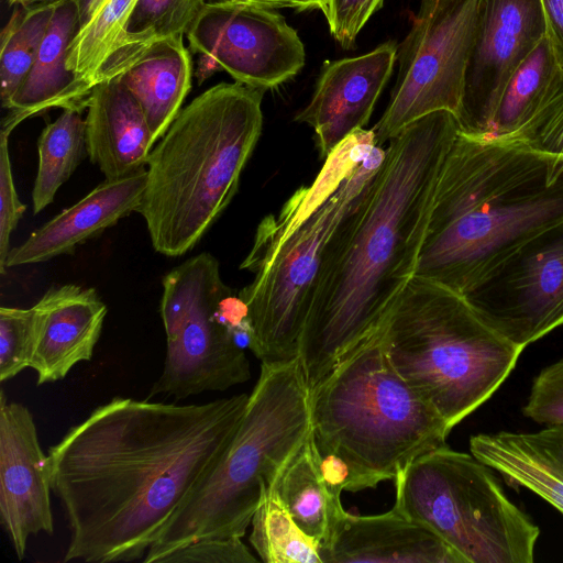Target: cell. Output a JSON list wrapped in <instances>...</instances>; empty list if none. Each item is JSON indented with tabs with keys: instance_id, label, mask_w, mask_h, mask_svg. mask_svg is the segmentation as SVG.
<instances>
[{
	"instance_id": "obj_4",
	"label": "cell",
	"mask_w": 563,
	"mask_h": 563,
	"mask_svg": "<svg viewBox=\"0 0 563 563\" xmlns=\"http://www.w3.org/2000/svg\"><path fill=\"white\" fill-rule=\"evenodd\" d=\"M265 90L220 82L179 111L147 159L141 213L154 250H191L234 198L262 133Z\"/></svg>"
},
{
	"instance_id": "obj_15",
	"label": "cell",
	"mask_w": 563,
	"mask_h": 563,
	"mask_svg": "<svg viewBox=\"0 0 563 563\" xmlns=\"http://www.w3.org/2000/svg\"><path fill=\"white\" fill-rule=\"evenodd\" d=\"M47 456L30 409L0 396V517L18 559L27 540L54 531Z\"/></svg>"
},
{
	"instance_id": "obj_26",
	"label": "cell",
	"mask_w": 563,
	"mask_h": 563,
	"mask_svg": "<svg viewBox=\"0 0 563 563\" xmlns=\"http://www.w3.org/2000/svg\"><path fill=\"white\" fill-rule=\"evenodd\" d=\"M274 488L296 523L319 544L327 538L331 517L341 504L324 486L314 459L311 431L279 474Z\"/></svg>"
},
{
	"instance_id": "obj_23",
	"label": "cell",
	"mask_w": 563,
	"mask_h": 563,
	"mask_svg": "<svg viewBox=\"0 0 563 563\" xmlns=\"http://www.w3.org/2000/svg\"><path fill=\"white\" fill-rule=\"evenodd\" d=\"M192 63L184 35L154 44L117 78L142 108L154 142L173 123L191 88Z\"/></svg>"
},
{
	"instance_id": "obj_27",
	"label": "cell",
	"mask_w": 563,
	"mask_h": 563,
	"mask_svg": "<svg viewBox=\"0 0 563 563\" xmlns=\"http://www.w3.org/2000/svg\"><path fill=\"white\" fill-rule=\"evenodd\" d=\"M136 0H104L69 45L67 69L75 76V96L80 110L98 84L106 60L122 35Z\"/></svg>"
},
{
	"instance_id": "obj_7",
	"label": "cell",
	"mask_w": 563,
	"mask_h": 563,
	"mask_svg": "<svg viewBox=\"0 0 563 563\" xmlns=\"http://www.w3.org/2000/svg\"><path fill=\"white\" fill-rule=\"evenodd\" d=\"M378 330L396 372L451 429L493 396L522 352L492 330L464 295L420 276Z\"/></svg>"
},
{
	"instance_id": "obj_30",
	"label": "cell",
	"mask_w": 563,
	"mask_h": 563,
	"mask_svg": "<svg viewBox=\"0 0 563 563\" xmlns=\"http://www.w3.org/2000/svg\"><path fill=\"white\" fill-rule=\"evenodd\" d=\"M57 1L14 9L1 32L0 95L4 107L36 58Z\"/></svg>"
},
{
	"instance_id": "obj_34",
	"label": "cell",
	"mask_w": 563,
	"mask_h": 563,
	"mask_svg": "<svg viewBox=\"0 0 563 563\" xmlns=\"http://www.w3.org/2000/svg\"><path fill=\"white\" fill-rule=\"evenodd\" d=\"M257 559L242 542V538H212L178 548L159 563H251Z\"/></svg>"
},
{
	"instance_id": "obj_36",
	"label": "cell",
	"mask_w": 563,
	"mask_h": 563,
	"mask_svg": "<svg viewBox=\"0 0 563 563\" xmlns=\"http://www.w3.org/2000/svg\"><path fill=\"white\" fill-rule=\"evenodd\" d=\"M384 0H328L322 11L332 36L344 48H352L357 34Z\"/></svg>"
},
{
	"instance_id": "obj_9",
	"label": "cell",
	"mask_w": 563,
	"mask_h": 563,
	"mask_svg": "<svg viewBox=\"0 0 563 563\" xmlns=\"http://www.w3.org/2000/svg\"><path fill=\"white\" fill-rule=\"evenodd\" d=\"M385 148L375 145L336 188L272 249L251 250L241 268L254 273L239 297L252 324L250 350L262 363L298 356L300 335L329 245L366 197Z\"/></svg>"
},
{
	"instance_id": "obj_12",
	"label": "cell",
	"mask_w": 563,
	"mask_h": 563,
	"mask_svg": "<svg viewBox=\"0 0 563 563\" xmlns=\"http://www.w3.org/2000/svg\"><path fill=\"white\" fill-rule=\"evenodd\" d=\"M479 318L522 350L563 324V221L536 233L464 295Z\"/></svg>"
},
{
	"instance_id": "obj_5",
	"label": "cell",
	"mask_w": 563,
	"mask_h": 563,
	"mask_svg": "<svg viewBox=\"0 0 563 563\" xmlns=\"http://www.w3.org/2000/svg\"><path fill=\"white\" fill-rule=\"evenodd\" d=\"M310 431V389L299 357L262 363L233 440L142 561L159 563L202 539L242 538L265 489L275 485Z\"/></svg>"
},
{
	"instance_id": "obj_17",
	"label": "cell",
	"mask_w": 563,
	"mask_h": 563,
	"mask_svg": "<svg viewBox=\"0 0 563 563\" xmlns=\"http://www.w3.org/2000/svg\"><path fill=\"white\" fill-rule=\"evenodd\" d=\"M322 563H465L438 534L393 507L374 516L335 508L327 538L319 544Z\"/></svg>"
},
{
	"instance_id": "obj_25",
	"label": "cell",
	"mask_w": 563,
	"mask_h": 563,
	"mask_svg": "<svg viewBox=\"0 0 563 563\" xmlns=\"http://www.w3.org/2000/svg\"><path fill=\"white\" fill-rule=\"evenodd\" d=\"M561 69L547 35L506 84L482 139L508 140L533 115Z\"/></svg>"
},
{
	"instance_id": "obj_37",
	"label": "cell",
	"mask_w": 563,
	"mask_h": 563,
	"mask_svg": "<svg viewBox=\"0 0 563 563\" xmlns=\"http://www.w3.org/2000/svg\"><path fill=\"white\" fill-rule=\"evenodd\" d=\"M547 37L560 69L563 71V0H540Z\"/></svg>"
},
{
	"instance_id": "obj_31",
	"label": "cell",
	"mask_w": 563,
	"mask_h": 563,
	"mask_svg": "<svg viewBox=\"0 0 563 563\" xmlns=\"http://www.w3.org/2000/svg\"><path fill=\"white\" fill-rule=\"evenodd\" d=\"M509 141L529 148L563 156V71L528 122Z\"/></svg>"
},
{
	"instance_id": "obj_11",
	"label": "cell",
	"mask_w": 563,
	"mask_h": 563,
	"mask_svg": "<svg viewBox=\"0 0 563 563\" xmlns=\"http://www.w3.org/2000/svg\"><path fill=\"white\" fill-rule=\"evenodd\" d=\"M479 7L481 0H421L397 51L398 74L389 102L373 128L378 146L432 112L457 117Z\"/></svg>"
},
{
	"instance_id": "obj_24",
	"label": "cell",
	"mask_w": 563,
	"mask_h": 563,
	"mask_svg": "<svg viewBox=\"0 0 563 563\" xmlns=\"http://www.w3.org/2000/svg\"><path fill=\"white\" fill-rule=\"evenodd\" d=\"M205 3L206 0H136L120 40L99 73L98 84L120 76L154 44L186 34Z\"/></svg>"
},
{
	"instance_id": "obj_13",
	"label": "cell",
	"mask_w": 563,
	"mask_h": 563,
	"mask_svg": "<svg viewBox=\"0 0 563 563\" xmlns=\"http://www.w3.org/2000/svg\"><path fill=\"white\" fill-rule=\"evenodd\" d=\"M189 48L235 81L273 89L305 65L297 32L272 8L240 0L206 2L188 29Z\"/></svg>"
},
{
	"instance_id": "obj_21",
	"label": "cell",
	"mask_w": 563,
	"mask_h": 563,
	"mask_svg": "<svg viewBox=\"0 0 563 563\" xmlns=\"http://www.w3.org/2000/svg\"><path fill=\"white\" fill-rule=\"evenodd\" d=\"M471 454L516 487H525L563 514V424L537 432L481 433Z\"/></svg>"
},
{
	"instance_id": "obj_38",
	"label": "cell",
	"mask_w": 563,
	"mask_h": 563,
	"mask_svg": "<svg viewBox=\"0 0 563 563\" xmlns=\"http://www.w3.org/2000/svg\"><path fill=\"white\" fill-rule=\"evenodd\" d=\"M256 3L267 8H296L298 10L320 9L324 10L328 0H240Z\"/></svg>"
},
{
	"instance_id": "obj_32",
	"label": "cell",
	"mask_w": 563,
	"mask_h": 563,
	"mask_svg": "<svg viewBox=\"0 0 563 563\" xmlns=\"http://www.w3.org/2000/svg\"><path fill=\"white\" fill-rule=\"evenodd\" d=\"M33 345V309L0 308V380L30 367Z\"/></svg>"
},
{
	"instance_id": "obj_40",
	"label": "cell",
	"mask_w": 563,
	"mask_h": 563,
	"mask_svg": "<svg viewBox=\"0 0 563 563\" xmlns=\"http://www.w3.org/2000/svg\"><path fill=\"white\" fill-rule=\"evenodd\" d=\"M53 1H58V0H8V2L10 4H15L19 7H30V5H34V4H38V3L53 2Z\"/></svg>"
},
{
	"instance_id": "obj_3",
	"label": "cell",
	"mask_w": 563,
	"mask_h": 563,
	"mask_svg": "<svg viewBox=\"0 0 563 563\" xmlns=\"http://www.w3.org/2000/svg\"><path fill=\"white\" fill-rule=\"evenodd\" d=\"M563 221V156L457 133L416 276L467 294L526 240Z\"/></svg>"
},
{
	"instance_id": "obj_10",
	"label": "cell",
	"mask_w": 563,
	"mask_h": 563,
	"mask_svg": "<svg viewBox=\"0 0 563 563\" xmlns=\"http://www.w3.org/2000/svg\"><path fill=\"white\" fill-rule=\"evenodd\" d=\"M230 294L218 260L208 252L165 275L161 316L166 357L148 398L166 395L183 400L206 391H224L250 379L244 349L217 316L220 301Z\"/></svg>"
},
{
	"instance_id": "obj_14",
	"label": "cell",
	"mask_w": 563,
	"mask_h": 563,
	"mask_svg": "<svg viewBox=\"0 0 563 563\" xmlns=\"http://www.w3.org/2000/svg\"><path fill=\"white\" fill-rule=\"evenodd\" d=\"M547 35L540 0H481L459 132L482 139L506 84Z\"/></svg>"
},
{
	"instance_id": "obj_35",
	"label": "cell",
	"mask_w": 563,
	"mask_h": 563,
	"mask_svg": "<svg viewBox=\"0 0 563 563\" xmlns=\"http://www.w3.org/2000/svg\"><path fill=\"white\" fill-rule=\"evenodd\" d=\"M9 135L0 134V273L4 274L10 252L9 242L26 206L18 197L9 154Z\"/></svg>"
},
{
	"instance_id": "obj_16",
	"label": "cell",
	"mask_w": 563,
	"mask_h": 563,
	"mask_svg": "<svg viewBox=\"0 0 563 563\" xmlns=\"http://www.w3.org/2000/svg\"><path fill=\"white\" fill-rule=\"evenodd\" d=\"M397 51L396 42L388 41L366 54L324 65L312 98L295 118L313 129L321 157L365 129L393 73Z\"/></svg>"
},
{
	"instance_id": "obj_28",
	"label": "cell",
	"mask_w": 563,
	"mask_h": 563,
	"mask_svg": "<svg viewBox=\"0 0 563 563\" xmlns=\"http://www.w3.org/2000/svg\"><path fill=\"white\" fill-rule=\"evenodd\" d=\"M37 150L38 169L32 191L34 213L53 202L59 187L87 153L86 123L81 112L63 109L62 114L42 131Z\"/></svg>"
},
{
	"instance_id": "obj_22",
	"label": "cell",
	"mask_w": 563,
	"mask_h": 563,
	"mask_svg": "<svg viewBox=\"0 0 563 563\" xmlns=\"http://www.w3.org/2000/svg\"><path fill=\"white\" fill-rule=\"evenodd\" d=\"M80 30L76 0H58L34 64L9 102L1 132L10 134L23 120L52 108L82 112L75 96V76L67 69L68 48Z\"/></svg>"
},
{
	"instance_id": "obj_20",
	"label": "cell",
	"mask_w": 563,
	"mask_h": 563,
	"mask_svg": "<svg viewBox=\"0 0 563 563\" xmlns=\"http://www.w3.org/2000/svg\"><path fill=\"white\" fill-rule=\"evenodd\" d=\"M86 148L106 179L130 175L147 164L155 144L139 102L118 79L95 86L87 99Z\"/></svg>"
},
{
	"instance_id": "obj_1",
	"label": "cell",
	"mask_w": 563,
	"mask_h": 563,
	"mask_svg": "<svg viewBox=\"0 0 563 563\" xmlns=\"http://www.w3.org/2000/svg\"><path fill=\"white\" fill-rule=\"evenodd\" d=\"M249 396L178 405L117 397L48 449L70 540L64 562L143 560L233 440Z\"/></svg>"
},
{
	"instance_id": "obj_39",
	"label": "cell",
	"mask_w": 563,
	"mask_h": 563,
	"mask_svg": "<svg viewBox=\"0 0 563 563\" xmlns=\"http://www.w3.org/2000/svg\"><path fill=\"white\" fill-rule=\"evenodd\" d=\"M79 13L80 29L92 18L104 0H76Z\"/></svg>"
},
{
	"instance_id": "obj_19",
	"label": "cell",
	"mask_w": 563,
	"mask_h": 563,
	"mask_svg": "<svg viewBox=\"0 0 563 563\" xmlns=\"http://www.w3.org/2000/svg\"><path fill=\"white\" fill-rule=\"evenodd\" d=\"M145 167L117 179H106L78 202L36 229L10 250L5 268L48 261L137 211L146 187Z\"/></svg>"
},
{
	"instance_id": "obj_33",
	"label": "cell",
	"mask_w": 563,
	"mask_h": 563,
	"mask_svg": "<svg viewBox=\"0 0 563 563\" xmlns=\"http://www.w3.org/2000/svg\"><path fill=\"white\" fill-rule=\"evenodd\" d=\"M522 412L538 423L563 424V358L536 376Z\"/></svg>"
},
{
	"instance_id": "obj_8",
	"label": "cell",
	"mask_w": 563,
	"mask_h": 563,
	"mask_svg": "<svg viewBox=\"0 0 563 563\" xmlns=\"http://www.w3.org/2000/svg\"><path fill=\"white\" fill-rule=\"evenodd\" d=\"M394 481V507L432 530L465 563L533 562L539 527L474 455L446 445L420 455Z\"/></svg>"
},
{
	"instance_id": "obj_6",
	"label": "cell",
	"mask_w": 563,
	"mask_h": 563,
	"mask_svg": "<svg viewBox=\"0 0 563 563\" xmlns=\"http://www.w3.org/2000/svg\"><path fill=\"white\" fill-rule=\"evenodd\" d=\"M311 438L342 459L352 492L395 479L420 455L446 446V421L396 372L379 330L310 389Z\"/></svg>"
},
{
	"instance_id": "obj_2",
	"label": "cell",
	"mask_w": 563,
	"mask_h": 563,
	"mask_svg": "<svg viewBox=\"0 0 563 563\" xmlns=\"http://www.w3.org/2000/svg\"><path fill=\"white\" fill-rule=\"evenodd\" d=\"M457 133L449 111L404 129L385 148L366 197L332 239L299 340L309 389L380 328L416 276Z\"/></svg>"
},
{
	"instance_id": "obj_18",
	"label": "cell",
	"mask_w": 563,
	"mask_h": 563,
	"mask_svg": "<svg viewBox=\"0 0 563 563\" xmlns=\"http://www.w3.org/2000/svg\"><path fill=\"white\" fill-rule=\"evenodd\" d=\"M32 309L30 367L37 374V385L60 380L77 363L91 360L107 314L93 288L52 287Z\"/></svg>"
},
{
	"instance_id": "obj_29",
	"label": "cell",
	"mask_w": 563,
	"mask_h": 563,
	"mask_svg": "<svg viewBox=\"0 0 563 563\" xmlns=\"http://www.w3.org/2000/svg\"><path fill=\"white\" fill-rule=\"evenodd\" d=\"M250 542L265 563H322L319 542L294 520L274 486L265 489L252 518Z\"/></svg>"
}]
</instances>
